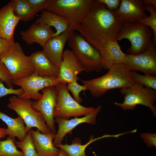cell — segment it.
Returning a JSON list of instances; mask_svg holds the SVG:
<instances>
[{
  "instance_id": "6da1fadb",
  "label": "cell",
  "mask_w": 156,
  "mask_h": 156,
  "mask_svg": "<svg viewBox=\"0 0 156 156\" xmlns=\"http://www.w3.org/2000/svg\"><path fill=\"white\" fill-rule=\"evenodd\" d=\"M122 24L115 12L108 10L99 0H94L88 13L76 30L100 52L115 40Z\"/></svg>"
},
{
  "instance_id": "7a4b0ae2",
  "label": "cell",
  "mask_w": 156,
  "mask_h": 156,
  "mask_svg": "<svg viewBox=\"0 0 156 156\" xmlns=\"http://www.w3.org/2000/svg\"><path fill=\"white\" fill-rule=\"evenodd\" d=\"M131 72L123 64H116L113 65L108 72L102 76L81 81L92 95L99 97L110 90L122 89L131 86L135 82Z\"/></svg>"
},
{
  "instance_id": "3957f363",
  "label": "cell",
  "mask_w": 156,
  "mask_h": 156,
  "mask_svg": "<svg viewBox=\"0 0 156 156\" xmlns=\"http://www.w3.org/2000/svg\"><path fill=\"white\" fill-rule=\"evenodd\" d=\"M94 0H48L44 10L63 18L75 30L88 13Z\"/></svg>"
},
{
  "instance_id": "277c9868",
  "label": "cell",
  "mask_w": 156,
  "mask_h": 156,
  "mask_svg": "<svg viewBox=\"0 0 156 156\" xmlns=\"http://www.w3.org/2000/svg\"><path fill=\"white\" fill-rule=\"evenodd\" d=\"M153 36L152 29L149 27L136 22L122 25L115 40L118 42L123 39L130 41L131 45L127 49L129 55H136L143 53L151 42Z\"/></svg>"
},
{
  "instance_id": "5b68a950",
  "label": "cell",
  "mask_w": 156,
  "mask_h": 156,
  "mask_svg": "<svg viewBox=\"0 0 156 156\" xmlns=\"http://www.w3.org/2000/svg\"><path fill=\"white\" fill-rule=\"evenodd\" d=\"M68 46L87 73L102 70L100 51L87 42L79 34L74 32L67 41Z\"/></svg>"
},
{
  "instance_id": "8992f818",
  "label": "cell",
  "mask_w": 156,
  "mask_h": 156,
  "mask_svg": "<svg viewBox=\"0 0 156 156\" xmlns=\"http://www.w3.org/2000/svg\"><path fill=\"white\" fill-rule=\"evenodd\" d=\"M0 60L9 70L12 80L24 78L34 73L29 56L25 55L18 42H15L0 55Z\"/></svg>"
},
{
  "instance_id": "52a82bcc",
  "label": "cell",
  "mask_w": 156,
  "mask_h": 156,
  "mask_svg": "<svg viewBox=\"0 0 156 156\" xmlns=\"http://www.w3.org/2000/svg\"><path fill=\"white\" fill-rule=\"evenodd\" d=\"M124 95L122 103L114 102L117 106L124 110L134 109L138 105L149 107L154 117L156 116V91L135 82L131 86L120 90Z\"/></svg>"
},
{
  "instance_id": "ba28073f",
  "label": "cell",
  "mask_w": 156,
  "mask_h": 156,
  "mask_svg": "<svg viewBox=\"0 0 156 156\" xmlns=\"http://www.w3.org/2000/svg\"><path fill=\"white\" fill-rule=\"evenodd\" d=\"M9 101L7 107L14 111L23 119L27 131L35 127L43 134L52 132L47 126L42 114L33 108L31 99L15 95L10 97Z\"/></svg>"
},
{
  "instance_id": "9c48e42d",
  "label": "cell",
  "mask_w": 156,
  "mask_h": 156,
  "mask_svg": "<svg viewBox=\"0 0 156 156\" xmlns=\"http://www.w3.org/2000/svg\"><path fill=\"white\" fill-rule=\"evenodd\" d=\"M55 86L58 92L54 118L61 117L69 119L72 117L86 116L95 109L93 107L83 106L76 101L70 94L66 83L61 82Z\"/></svg>"
},
{
  "instance_id": "30bf717a",
  "label": "cell",
  "mask_w": 156,
  "mask_h": 156,
  "mask_svg": "<svg viewBox=\"0 0 156 156\" xmlns=\"http://www.w3.org/2000/svg\"><path fill=\"white\" fill-rule=\"evenodd\" d=\"M58 77H42L34 73L27 77L16 80H12L13 85L21 87L24 91L19 98L33 99L38 101L42 97L40 90L45 88L55 86L61 83Z\"/></svg>"
},
{
  "instance_id": "8fae6325",
  "label": "cell",
  "mask_w": 156,
  "mask_h": 156,
  "mask_svg": "<svg viewBox=\"0 0 156 156\" xmlns=\"http://www.w3.org/2000/svg\"><path fill=\"white\" fill-rule=\"evenodd\" d=\"M155 46L152 41L141 54L136 55L127 54L123 64L131 71L156 75Z\"/></svg>"
},
{
  "instance_id": "7c38bea8",
  "label": "cell",
  "mask_w": 156,
  "mask_h": 156,
  "mask_svg": "<svg viewBox=\"0 0 156 156\" xmlns=\"http://www.w3.org/2000/svg\"><path fill=\"white\" fill-rule=\"evenodd\" d=\"M41 90L42 93V97L38 101H32V107L34 110L42 114L48 128L52 132L56 133L54 111L57 103V90L55 86H51Z\"/></svg>"
},
{
  "instance_id": "4fadbf2b",
  "label": "cell",
  "mask_w": 156,
  "mask_h": 156,
  "mask_svg": "<svg viewBox=\"0 0 156 156\" xmlns=\"http://www.w3.org/2000/svg\"><path fill=\"white\" fill-rule=\"evenodd\" d=\"M101 108L102 106L99 105L92 112L81 118L75 117L70 120L66 119L61 117L55 118L54 122L58 123V128L53 140L54 145L62 144L65 135L68 133L72 134L73 129L81 124L86 123L95 125L96 116Z\"/></svg>"
},
{
  "instance_id": "5bb4252c",
  "label": "cell",
  "mask_w": 156,
  "mask_h": 156,
  "mask_svg": "<svg viewBox=\"0 0 156 156\" xmlns=\"http://www.w3.org/2000/svg\"><path fill=\"white\" fill-rule=\"evenodd\" d=\"M83 71L82 66L73 52L68 49L64 50L58 77L61 82L68 83L77 81L80 79L77 75Z\"/></svg>"
},
{
  "instance_id": "9a60e30c",
  "label": "cell",
  "mask_w": 156,
  "mask_h": 156,
  "mask_svg": "<svg viewBox=\"0 0 156 156\" xmlns=\"http://www.w3.org/2000/svg\"><path fill=\"white\" fill-rule=\"evenodd\" d=\"M75 31L69 26L66 31L49 40L43 48L42 51L45 55L59 68L62 59L65 44L72 37Z\"/></svg>"
},
{
  "instance_id": "2e32d148",
  "label": "cell",
  "mask_w": 156,
  "mask_h": 156,
  "mask_svg": "<svg viewBox=\"0 0 156 156\" xmlns=\"http://www.w3.org/2000/svg\"><path fill=\"white\" fill-rule=\"evenodd\" d=\"M146 11L142 0H121L115 12L124 24L133 23L146 18Z\"/></svg>"
},
{
  "instance_id": "e0dca14e",
  "label": "cell",
  "mask_w": 156,
  "mask_h": 156,
  "mask_svg": "<svg viewBox=\"0 0 156 156\" xmlns=\"http://www.w3.org/2000/svg\"><path fill=\"white\" fill-rule=\"evenodd\" d=\"M20 21L13 13L12 0L0 9V38L14 44L15 30Z\"/></svg>"
},
{
  "instance_id": "ac0fdd59",
  "label": "cell",
  "mask_w": 156,
  "mask_h": 156,
  "mask_svg": "<svg viewBox=\"0 0 156 156\" xmlns=\"http://www.w3.org/2000/svg\"><path fill=\"white\" fill-rule=\"evenodd\" d=\"M55 32L51 27L43 24L34 23L29 29L20 33L22 39L27 44L36 43L43 48L53 37Z\"/></svg>"
},
{
  "instance_id": "d6986e66",
  "label": "cell",
  "mask_w": 156,
  "mask_h": 156,
  "mask_svg": "<svg viewBox=\"0 0 156 156\" xmlns=\"http://www.w3.org/2000/svg\"><path fill=\"white\" fill-rule=\"evenodd\" d=\"M35 150L38 156H58L60 148L56 147L53 140L56 133L43 134L37 129L30 130Z\"/></svg>"
},
{
  "instance_id": "ffe728a7",
  "label": "cell",
  "mask_w": 156,
  "mask_h": 156,
  "mask_svg": "<svg viewBox=\"0 0 156 156\" xmlns=\"http://www.w3.org/2000/svg\"><path fill=\"white\" fill-rule=\"evenodd\" d=\"M29 57L34 73L42 77H58L59 68L51 62L42 51L33 53Z\"/></svg>"
},
{
  "instance_id": "44dd1931",
  "label": "cell",
  "mask_w": 156,
  "mask_h": 156,
  "mask_svg": "<svg viewBox=\"0 0 156 156\" xmlns=\"http://www.w3.org/2000/svg\"><path fill=\"white\" fill-rule=\"evenodd\" d=\"M100 52L101 66L107 70L115 64H123L127 55L122 51L115 40L107 44Z\"/></svg>"
},
{
  "instance_id": "7402d4cb",
  "label": "cell",
  "mask_w": 156,
  "mask_h": 156,
  "mask_svg": "<svg viewBox=\"0 0 156 156\" xmlns=\"http://www.w3.org/2000/svg\"><path fill=\"white\" fill-rule=\"evenodd\" d=\"M0 119L7 125L6 129L8 136L16 137L19 141L24 140L28 131L24 121L20 116L13 118L0 112Z\"/></svg>"
},
{
  "instance_id": "603a6c76",
  "label": "cell",
  "mask_w": 156,
  "mask_h": 156,
  "mask_svg": "<svg viewBox=\"0 0 156 156\" xmlns=\"http://www.w3.org/2000/svg\"><path fill=\"white\" fill-rule=\"evenodd\" d=\"M35 22L54 27L56 31L53 34V37L60 35L66 31L69 27L68 23L65 19L46 10L42 11L40 17L36 20Z\"/></svg>"
},
{
  "instance_id": "cb8c5ba5",
  "label": "cell",
  "mask_w": 156,
  "mask_h": 156,
  "mask_svg": "<svg viewBox=\"0 0 156 156\" xmlns=\"http://www.w3.org/2000/svg\"><path fill=\"white\" fill-rule=\"evenodd\" d=\"M119 136V134L114 135L107 134L97 138H94L93 135H92L90 137L89 141L86 144L83 145L81 144V139L77 138L72 141L71 144H68L67 143L64 144H61L55 146L64 150L68 156H86L85 149L91 143L104 138L109 137L118 138Z\"/></svg>"
},
{
  "instance_id": "d4e9b609",
  "label": "cell",
  "mask_w": 156,
  "mask_h": 156,
  "mask_svg": "<svg viewBox=\"0 0 156 156\" xmlns=\"http://www.w3.org/2000/svg\"><path fill=\"white\" fill-rule=\"evenodd\" d=\"M13 11L21 21L26 22L34 19L37 13L30 6L27 0H12Z\"/></svg>"
},
{
  "instance_id": "484cf974",
  "label": "cell",
  "mask_w": 156,
  "mask_h": 156,
  "mask_svg": "<svg viewBox=\"0 0 156 156\" xmlns=\"http://www.w3.org/2000/svg\"><path fill=\"white\" fill-rule=\"evenodd\" d=\"M15 137L8 136L6 140L0 141V156H24L15 144Z\"/></svg>"
},
{
  "instance_id": "4316f807",
  "label": "cell",
  "mask_w": 156,
  "mask_h": 156,
  "mask_svg": "<svg viewBox=\"0 0 156 156\" xmlns=\"http://www.w3.org/2000/svg\"><path fill=\"white\" fill-rule=\"evenodd\" d=\"M15 144L17 147L21 150L24 156H38L35 150L29 130L24 140L21 141H16Z\"/></svg>"
},
{
  "instance_id": "83f0119b",
  "label": "cell",
  "mask_w": 156,
  "mask_h": 156,
  "mask_svg": "<svg viewBox=\"0 0 156 156\" xmlns=\"http://www.w3.org/2000/svg\"><path fill=\"white\" fill-rule=\"evenodd\" d=\"M146 10L149 12L150 15L137 22L142 23L150 27L153 33V42L156 45V8L151 5H144Z\"/></svg>"
},
{
  "instance_id": "f1b7e54d",
  "label": "cell",
  "mask_w": 156,
  "mask_h": 156,
  "mask_svg": "<svg viewBox=\"0 0 156 156\" xmlns=\"http://www.w3.org/2000/svg\"><path fill=\"white\" fill-rule=\"evenodd\" d=\"M131 75L135 82L143 86L156 90V75L147 74L142 75L134 70L131 71Z\"/></svg>"
},
{
  "instance_id": "f546056e",
  "label": "cell",
  "mask_w": 156,
  "mask_h": 156,
  "mask_svg": "<svg viewBox=\"0 0 156 156\" xmlns=\"http://www.w3.org/2000/svg\"><path fill=\"white\" fill-rule=\"evenodd\" d=\"M67 88L72 94L74 99L79 103L83 101L82 99L79 95L80 93L83 91L84 92L87 90L86 87L84 85L78 84L77 81H74L68 83Z\"/></svg>"
},
{
  "instance_id": "4dcf8cb0",
  "label": "cell",
  "mask_w": 156,
  "mask_h": 156,
  "mask_svg": "<svg viewBox=\"0 0 156 156\" xmlns=\"http://www.w3.org/2000/svg\"><path fill=\"white\" fill-rule=\"evenodd\" d=\"M0 79L5 83L7 88H13L10 73L4 64L0 60Z\"/></svg>"
},
{
  "instance_id": "1f68e13d",
  "label": "cell",
  "mask_w": 156,
  "mask_h": 156,
  "mask_svg": "<svg viewBox=\"0 0 156 156\" xmlns=\"http://www.w3.org/2000/svg\"><path fill=\"white\" fill-rule=\"evenodd\" d=\"M3 82L0 79V98L10 94H14L19 97L23 93L24 91L22 88L15 89L12 88H6Z\"/></svg>"
},
{
  "instance_id": "d6a6232c",
  "label": "cell",
  "mask_w": 156,
  "mask_h": 156,
  "mask_svg": "<svg viewBox=\"0 0 156 156\" xmlns=\"http://www.w3.org/2000/svg\"><path fill=\"white\" fill-rule=\"evenodd\" d=\"M140 138L143 139L144 142L147 146L152 147H156V134L149 133H144L140 135Z\"/></svg>"
},
{
  "instance_id": "836d02e7",
  "label": "cell",
  "mask_w": 156,
  "mask_h": 156,
  "mask_svg": "<svg viewBox=\"0 0 156 156\" xmlns=\"http://www.w3.org/2000/svg\"><path fill=\"white\" fill-rule=\"evenodd\" d=\"M48 0H27L31 7L37 13L44 10Z\"/></svg>"
},
{
  "instance_id": "e575fe53",
  "label": "cell",
  "mask_w": 156,
  "mask_h": 156,
  "mask_svg": "<svg viewBox=\"0 0 156 156\" xmlns=\"http://www.w3.org/2000/svg\"><path fill=\"white\" fill-rule=\"evenodd\" d=\"M103 3L109 10L115 12L120 6L121 0H99Z\"/></svg>"
},
{
  "instance_id": "d590c367",
  "label": "cell",
  "mask_w": 156,
  "mask_h": 156,
  "mask_svg": "<svg viewBox=\"0 0 156 156\" xmlns=\"http://www.w3.org/2000/svg\"><path fill=\"white\" fill-rule=\"evenodd\" d=\"M14 44L0 38V55L11 48Z\"/></svg>"
},
{
  "instance_id": "8d00e7d4",
  "label": "cell",
  "mask_w": 156,
  "mask_h": 156,
  "mask_svg": "<svg viewBox=\"0 0 156 156\" xmlns=\"http://www.w3.org/2000/svg\"><path fill=\"white\" fill-rule=\"evenodd\" d=\"M142 3L144 5H151L156 8V0H142Z\"/></svg>"
},
{
  "instance_id": "74e56055",
  "label": "cell",
  "mask_w": 156,
  "mask_h": 156,
  "mask_svg": "<svg viewBox=\"0 0 156 156\" xmlns=\"http://www.w3.org/2000/svg\"><path fill=\"white\" fill-rule=\"evenodd\" d=\"M0 125V141L1 138H5V136L8 135L6 129L1 127Z\"/></svg>"
},
{
  "instance_id": "f35d334b",
  "label": "cell",
  "mask_w": 156,
  "mask_h": 156,
  "mask_svg": "<svg viewBox=\"0 0 156 156\" xmlns=\"http://www.w3.org/2000/svg\"><path fill=\"white\" fill-rule=\"evenodd\" d=\"M60 151L58 156H68L66 153L63 150L60 148Z\"/></svg>"
}]
</instances>
